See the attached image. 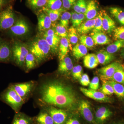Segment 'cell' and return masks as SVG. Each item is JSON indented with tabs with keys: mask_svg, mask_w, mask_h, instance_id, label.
I'll list each match as a JSON object with an SVG mask.
<instances>
[{
	"mask_svg": "<svg viewBox=\"0 0 124 124\" xmlns=\"http://www.w3.org/2000/svg\"><path fill=\"white\" fill-rule=\"evenodd\" d=\"M41 98L46 104L62 108H71L76 106L77 99L72 89L57 81H50L41 88Z\"/></svg>",
	"mask_w": 124,
	"mask_h": 124,
	"instance_id": "1",
	"label": "cell"
},
{
	"mask_svg": "<svg viewBox=\"0 0 124 124\" xmlns=\"http://www.w3.org/2000/svg\"><path fill=\"white\" fill-rule=\"evenodd\" d=\"M29 49L38 63L46 60L51 52L50 47L44 38H37L30 44Z\"/></svg>",
	"mask_w": 124,
	"mask_h": 124,
	"instance_id": "2",
	"label": "cell"
},
{
	"mask_svg": "<svg viewBox=\"0 0 124 124\" xmlns=\"http://www.w3.org/2000/svg\"><path fill=\"white\" fill-rule=\"evenodd\" d=\"M15 14L12 6L0 13V31L8 30L16 21Z\"/></svg>",
	"mask_w": 124,
	"mask_h": 124,
	"instance_id": "3",
	"label": "cell"
},
{
	"mask_svg": "<svg viewBox=\"0 0 124 124\" xmlns=\"http://www.w3.org/2000/svg\"><path fill=\"white\" fill-rule=\"evenodd\" d=\"M3 99L14 110L17 111L23 103V99L11 86L8 88L3 95Z\"/></svg>",
	"mask_w": 124,
	"mask_h": 124,
	"instance_id": "4",
	"label": "cell"
},
{
	"mask_svg": "<svg viewBox=\"0 0 124 124\" xmlns=\"http://www.w3.org/2000/svg\"><path fill=\"white\" fill-rule=\"evenodd\" d=\"M11 48L12 56L16 64L23 66L25 62V58L29 53L28 49L24 45L17 42L14 43Z\"/></svg>",
	"mask_w": 124,
	"mask_h": 124,
	"instance_id": "5",
	"label": "cell"
},
{
	"mask_svg": "<svg viewBox=\"0 0 124 124\" xmlns=\"http://www.w3.org/2000/svg\"><path fill=\"white\" fill-rule=\"evenodd\" d=\"M30 30V27L26 21L20 18L16 20L14 25L8 30V33L12 36L22 37L27 35Z\"/></svg>",
	"mask_w": 124,
	"mask_h": 124,
	"instance_id": "6",
	"label": "cell"
},
{
	"mask_svg": "<svg viewBox=\"0 0 124 124\" xmlns=\"http://www.w3.org/2000/svg\"><path fill=\"white\" fill-rule=\"evenodd\" d=\"M121 64L118 62H113L99 69L98 72L102 82L111 80L114 73Z\"/></svg>",
	"mask_w": 124,
	"mask_h": 124,
	"instance_id": "7",
	"label": "cell"
},
{
	"mask_svg": "<svg viewBox=\"0 0 124 124\" xmlns=\"http://www.w3.org/2000/svg\"><path fill=\"white\" fill-rule=\"evenodd\" d=\"M80 89L84 95L93 100L104 102L110 103L111 102L112 100L110 98L105 95L101 91L92 90L82 87H80Z\"/></svg>",
	"mask_w": 124,
	"mask_h": 124,
	"instance_id": "8",
	"label": "cell"
},
{
	"mask_svg": "<svg viewBox=\"0 0 124 124\" xmlns=\"http://www.w3.org/2000/svg\"><path fill=\"white\" fill-rule=\"evenodd\" d=\"M48 112L53 118L54 124H65L67 121V114L62 109L51 107L48 109Z\"/></svg>",
	"mask_w": 124,
	"mask_h": 124,
	"instance_id": "9",
	"label": "cell"
},
{
	"mask_svg": "<svg viewBox=\"0 0 124 124\" xmlns=\"http://www.w3.org/2000/svg\"><path fill=\"white\" fill-rule=\"evenodd\" d=\"M80 113L85 120L90 123L93 122L94 117L91 106L88 102L81 100L79 104Z\"/></svg>",
	"mask_w": 124,
	"mask_h": 124,
	"instance_id": "10",
	"label": "cell"
},
{
	"mask_svg": "<svg viewBox=\"0 0 124 124\" xmlns=\"http://www.w3.org/2000/svg\"><path fill=\"white\" fill-rule=\"evenodd\" d=\"M33 85V82H29L16 84L11 86L23 99L31 92Z\"/></svg>",
	"mask_w": 124,
	"mask_h": 124,
	"instance_id": "11",
	"label": "cell"
},
{
	"mask_svg": "<svg viewBox=\"0 0 124 124\" xmlns=\"http://www.w3.org/2000/svg\"><path fill=\"white\" fill-rule=\"evenodd\" d=\"M113 115V112L106 107H102L98 108L95 113V119L99 124H102Z\"/></svg>",
	"mask_w": 124,
	"mask_h": 124,
	"instance_id": "12",
	"label": "cell"
},
{
	"mask_svg": "<svg viewBox=\"0 0 124 124\" xmlns=\"http://www.w3.org/2000/svg\"><path fill=\"white\" fill-rule=\"evenodd\" d=\"M12 56V48L9 43L4 40L0 42V62H8Z\"/></svg>",
	"mask_w": 124,
	"mask_h": 124,
	"instance_id": "13",
	"label": "cell"
},
{
	"mask_svg": "<svg viewBox=\"0 0 124 124\" xmlns=\"http://www.w3.org/2000/svg\"><path fill=\"white\" fill-rule=\"evenodd\" d=\"M38 29L40 31H45L50 29L52 21L50 18L44 12L40 13L38 16Z\"/></svg>",
	"mask_w": 124,
	"mask_h": 124,
	"instance_id": "14",
	"label": "cell"
},
{
	"mask_svg": "<svg viewBox=\"0 0 124 124\" xmlns=\"http://www.w3.org/2000/svg\"><path fill=\"white\" fill-rule=\"evenodd\" d=\"M116 24L114 20L103 10V30L108 33H111L116 28Z\"/></svg>",
	"mask_w": 124,
	"mask_h": 124,
	"instance_id": "15",
	"label": "cell"
},
{
	"mask_svg": "<svg viewBox=\"0 0 124 124\" xmlns=\"http://www.w3.org/2000/svg\"><path fill=\"white\" fill-rule=\"evenodd\" d=\"M91 36L95 45H103L108 44L111 42L108 37L102 32H93L91 33Z\"/></svg>",
	"mask_w": 124,
	"mask_h": 124,
	"instance_id": "16",
	"label": "cell"
},
{
	"mask_svg": "<svg viewBox=\"0 0 124 124\" xmlns=\"http://www.w3.org/2000/svg\"><path fill=\"white\" fill-rule=\"evenodd\" d=\"M97 56L99 63L103 65L109 64L115 58L113 54L109 53L106 50H103L99 51Z\"/></svg>",
	"mask_w": 124,
	"mask_h": 124,
	"instance_id": "17",
	"label": "cell"
},
{
	"mask_svg": "<svg viewBox=\"0 0 124 124\" xmlns=\"http://www.w3.org/2000/svg\"><path fill=\"white\" fill-rule=\"evenodd\" d=\"M72 60L69 57L66 56L60 61L58 68V71L60 73H66L72 71L73 67Z\"/></svg>",
	"mask_w": 124,
	"mask_h": 124,
	"instance_id": "18",
	"label": "cell"
},
{
	"mask_svg": "<svg viewBox=\"0 0 124 124\" xmlns=\"http://www.w3.org/2000/svg\"><path fill=\"white\" fill-rule=\"evenodd\" d=\"M50 47L52 53L57 54L58 52L60 44V37L56 34L50 36H44Z\"/></svg>",
	"mask_w": 124,
	"mask_h": 124,
	"instance_id": "19",
	"label": "cell"
},
{
	"mask_svg": "<svg viewBox=\"0 0 124 124\" xmlns=\"http://www.w3.org/2000/svg\"><path fill=\"white\" fill-rule=\"evenodd\" d=\"M83 62L85 67L89 69L95 68L99 63L97 55L94 54H86L84 58Z\"/></svg>",
	"mask_w": 124,
	"mask_h": 124,
	"instance_id": "20",
	"label": "cell"
},
{
	"mask_svg": "<svg viewBox=\"0 0 124 124\" xmlns=\"http://www.w3.org/2000/svg\"><path fill=\"white\" fill-rule=\"evenodd\" d=\"M84 14L87 20L93 19L96 17L97 14V7L94 0H90L87 4L86 11Z\"/></svg>",
	"mask_w": 124,
	"mask_h": 124,
	"instance_id": "21",
	"label": "cell"
},
{
	"mask_svg": "<svg viewBox=\"0 0 124 124\" xmlns=\"http://www.w3.org/2000/svg\"><path fill=\"white\" fill-rule=\"evenodd\" d=\"M70 43L67 38H62L60 39L59 48V58L60 61L62 60L67 56L69 51Z\"/></svg>",
	"mask_w": 124,
	"mask_h": 124,
	"instance_id": "22",
	"label": "cell"
},
{
	"mask_svg": "<svg viewBox=\"0 0 124 124\" xmlns=\"http://www.w3.org/2000/svg\"><path fill=\"white\" fill-rule=\"evenodd\" d=\"M95 19L87 20L82 23L80 26L76 28L78 33L81 35H85L88 33L91 30H93L94 27Z\"/></svg>",
	"mask_w": 124,
	"mask_h": 124,
	"instance_id": "23",
	"label": "cell"
},
{
	"mask_svg": "<svg viewBox=\"0 0 124 124\" xmlns=\"http://www.w3.org/2000/svg\"><path fill=\"white\" fill-rule=\"evenodd\" d=\"M42 11L48 16L52 22H54L59 18L62 13L66 11V10L63 8H62L59 9L53 10L44 7L42 8Z\"/></svg>",
	"mask_w": 124,
	"mask_h": 124,
	"instance_id": "24",
	"label": "cell"
},
{
	"mask_svg": "<svg viewBox=\"0 0 124 124\" xmlns=\"http://www.w3.org/2000/svg\"><path fill=\"white\" fill-rule=\"evenodd\" d=\"M72 54L77 60H79L87 54V48L81 44H76L72 49Z\"/></svg>",
	"mask_w": 124,
	"mask_h": 124,
	"instance_id": "25",
	"label": "cell"
},
{
	"mask_svg": "<svg viewBox=\"0 0 124 124\" xmlns=\"http://www.w3.org/2000/svg\"><path fill=\"white\" fill-rule=\"evenodd\" d=\"M106 82L111 85L114 90V93L118 98L121 99H124V85L113 80L106 81Z\"/></svg>",
	"mask_w": 124,
	"mask_h": 124,
	"instance_id": "26",
	"label": "cell"
},
{
	"mask_svg": "<svg viewBox=\"0 0 124 124\" xmlns=\"http://www.w3.org/2000/svg\"><path fill=\"white\" fill-rule=\"evenodd\" d=\"M110 13L116 20L122 25H124V11L122 9L116 7L109 8Z\"/></svg>",
	"mask_w": 124,
	"mask_h": 124,
	"instance_id": "27",
	"label": "cell"
},
{
	"mask_svg": "<svg viewBox=\"0 0 124 124\" xmlns=\"http://www.w3.org/2000/svg\"><path fill=\"white\" fill-rule=\"evenodd\" d=\"M124 47V40H116L115 42L109 45L106 50L109 53L113 54Z\"/></svg>",
	"mask_w": 124,
	"mask_h": 124,
	"instance_id": "28",
	"label": "cell"
},
{
	"mask_svg": "<svg viewBox=\"0 0 124 124\" xmlns=\"http://www.w3.org/2000/svg\"><path fill=\"white\" fill-rule=\"evenodd\" d=\"M37 120L40 124H54L51 116L46 112L40 113L37 118Z\"/></svg>",
	"mask_w": 124,
	"mask_h": 124,
	"instance_id": "29",
	"label": "cell"
},
{
	"mask_svg": "<svg viewBox=\"0 0 124 124\" xmlns=\"http://www.w3.org/2000/svg\"><path fill=\"white\" fill-rule=\"evenodd\" d=\"M103 10H101L99 13L97 17H95L94 27L93 29V32H102V28L103 14Z\"/></svg>",
	"mask_w": 124,
	"mask_h": 124,
	"instance_id": "30",
	"label": "cell"
},
{
	"mask_svg": "<svg viewBox=\"0 0 124 124\" xmlns=\"http://www.w3.org/2000/svg\"><path fill=\"white\" fill-rule=\"evenodd\" d=\"M68 40L69 43L72 45L77 44L78 41L77 31L76 28L73 26L71 27L68 30Z\"/></svg>",
	"mask_w": 124,
	"mask_h": 124,
	"instance_id": "31",
	"label": "cell"
},
{
	"mask_svg": "<svg viewBox=\"0 0 124 124\" xmlns=\"http://www.w3.org/2000/svg\"><path fill=\"white\" fill-rule=\"evenodd\" d=\"M111 80L114 81L124 85V70L121 64L114 73Z\"/></svg>",
	"mask_w": 124,
	"mask_h": 124,
	"instance_id": "32",
	"label": "cell"
},
{
	"mask_svg": "<svg viewBox=\"0 0 124 124\" xmlns=\"http://www.w3.org/2000/svg\"><path fill=\"white\" fill-rule=\"evenodd\" d=\"M47 0H27L30 8L33 10L45 7Z\"/></svg>",
	"mask_w": 124,
	"mask_h": 124,
	"instance_id": "33",
	"label": "cell"
},
{
	"mask_svg": "<svg viewBox=\"0 0 124 124\" xmlns=\"http://www.w3.org/2000/svg\"><path fill=\"white\" fill-rule=\"evenodd\" d=\"M80 42L81 44L84 46L86 48H92L94 45V42L93 40V38L91 37L82 35L79 38Z\"/></svg>",
	"mask_w": 124,
	"mask_h": 124,
	"instance_id": "34",
	"label": "cell"
},
{
	"mask_svg": "<svg viewBox=\"0 0 124 124\" xmlns=\"http://www.w3.org/2000/svg\"><path fill=\"white\" fill-rule=\"evenodd\" d=\"M55 34L61 38L68 39V33L67 28L62 26L60 24L55 25L54 28Z\"/></svg>",
	"mask_w": 124,
	"mask_h": 124,
	"instance_id": "35",
	"label": "cell"
},
{
	"mask_svg": "<svg viewBox=\"0 0 124 124\" xmlns=\"http://www.w3.org/2000/svg\"><path fill=\"white\" fill-rule=\"evenodd\" d=\"M62 5V0H47L45 7L48 8L56 10L61 9Z\"/></svg>",
	"mask_w": 124,
	"mask_h": 124,
	"instance_id": "36",
	"label": "cell"
},
{
	"mask_svg": "<svg viewBox=\"0 0 124 124\" xmlns=\"http://www.w3.org/2000/svg\"><path fill=\"white\" fill-rule=\"evenodd\" d=\"M71 13L64 11L62 13L60 18V24L66 28L69 26V20L71 18Z\"/></svg>",
	"mask_w": 124,
	"mask_h": 124,
	"instance_id": "37",
	"label": "cell"
},
{
	"mask_svg": "<svg viewBox=\"0 0 124 124\" xmlns=\"http://www.w3.org/2000/svg\"><path fill=\"white\" fill-rule=\"evenodd\" d=\"M36 59L34 55L29 53L25 58L26 67L28 70L33 69L36 66Z\"/></svg>",
	"mask_w": 124,
	"mask_h": 124,
	"instance_id": "38",
	"label": "cell"
},
{
	"mask_svg": "<svg viewBox=\"0 0 124 124\" xmlns=\"http://www.w3.org/2000/svg\"><path fill=\"white\" fill-rule=\"evenodd\" d=\"M113 38L116 40H124V26L116 28L113 31Z\"/></svg>",
	"mask_w": 124,
	"mask_h": 124,
	"instance_id": "39",
	"label": "cell"
},
{
	"mask_svg": "<svg viewBox=\"0 0 124 124\" xmlns=\"http://www.w3.org/2000/svg\"><path fill=\"white\" fill-rule=\"evenodd\" d=\"M100 91L106 95H111L114 93V90L111 85L106 82H103Z\"/></svg>",
	"mask_w": 124,
	"mask_h": 124,
	"instance_id": "40",
	"label": "cell"
},
{
	"mask_svg": "<svg viewBox=\"0 0 124 124\" xmlns=\"http://www.w3.org/2000/svg\"><path fill=\"white\" fill-rule=\"evenodd\" d=\"M72 71V74L75 79L79 80L82 75V68L80 65H77L73 67Z\"/></svg>",
	"mask_w": 124,
	"mask_h": 124,
	"instance_id": "41",
	"label": "cell"
},
{
	"mask_svg": "<svg viewBox=\"0 0 124 124\" xmlns=\"http://www.w3.org/2000/svg\"><path fill=\"white\" fill-rule=\"evenodd\" d=\"M12 124H30V121L25 116H17L14 118Z\"/></svg>",
	"mask_w": 124,
	"mask_h": 124,
	"instance_id": "42",
	"label": "cell"
},
{
	"mask_svg": "<svg viewBox=\"0 0 124 124\" xmlns=\"http://www.w3.org/2000/svg\"><path fill=\"white\" fill-rule=\"evenodd\" d=\"M89 85L90 89L94 90H98L99 86V79L98 77L95 76L93 78Z\"/></svg>",
	"mask_w": 124,
	"mask_h": 124,
	"instance_id": "43",
	"label": "cell"
},
{
	"mask_svg": "<svg viewBox=\"0 0 124 124\" xmlns=\"http://www.w3.org/2000/svg\"><path fill=\"white\" fill-rule=\"evenodd\" d=\"M79 80L81 84L84 86H88L90 82L89 77L86 73L82 74V76Z\"/></svg>",
	"mask_w": 124,
	"mask_h": 124,
	"instance_id": "44",
	"label": "cell"
},
{
	"mask_svg": "<svg viewBox=\"0 0 124 124\" xmlns=\"http://www.w3.org/2000/svg\"><path fill=\"white\" fill-rule=\"evenodd\" d=\"M62 6L65 10H69L73 6L77 0H62Z\"/></svg>",
	"mask_w": 124,
	"mask_h": 124,
	"instance_id": "45",
	"label": "cell"
},
{
	"mask_svg": "<svg viewBox=\"0 0 124 124\" xmlns=\"http://www.w3.org/2000/svg\"><path fill=\"white\" fill-rule=\"evenodd\" d=\"M11 1L12 0H0V13L11 6Z\"/></svg>",
	"mask_w": 124,
	"mask_h": 124,
	"instance_id": "46",
	"label": "cell"
},
{
	"mask_svg": "<svg viewBox=\"0 0 124 124\" xmlns=\"http://www.w3.org/2000/svg\"><path fill=\"white\" fill-rule=\"evenodd\" d=\"M71 20L72 24V26L74 27H77L78 20V14L75 12L71 13Z\"/></svg>",
	"mask_w": 124,
	"mask_h": 124,
	"instance_id": "47",
	"label": "cell"
},
{
	"mask_svg": "<svg viewBox=\"0 0 124 124\" xmlns=\"http://www.w3.org/2000/svg\"><path fill=\"white\" fill-rule=\"evenodd\" d=\"M81 0H77L73 6L74 11L78 14L81 13Z\"/></svg>",
	"mask_w": 124,
	"mask_h": 124,
	"instance_id": "48",
	"label": "cell"
},
{
	"mask_svg": "<svg viewBox=\"0 0 124 124\" xmlns=\"http://www.w3.org/2000/svg\"><path fill=\"white\" fill-rule=\"evenodd\" d=\"M85 17V14H78V20L77 27L80 26L84 20Z\"/></svg>",
	"mask_w": 124,
	"mask_h": 124,
	"instance_id": "49",
	"label": "cell"
},
{
	"mask_svg": "<svg viewBox=\"0 0 124 124\" xmlns=\"http://www.w3.org/2000/svg\"><path fill=\"white\" fill-rule=\"evenodd\" d=\"M86 7H87V4L85 0H81V13L84 14L86 11Z\"/></svg>",
	"mask_w": 124,
	"mask_h": 124,
	"instance_id": "50",
	"label": "cell"
},
{
	"mask_svg": "<svg viewBox=\"0 0 124 124\" xmlns=\"http://www.w3.org/2000/svg\"><path fill=\"white\" fill-rule=\"evenodd\" d=\"M55 34H56L54 29H49L45 31L44 36H50Z\"/></svg>",
	"mask_w": 124,
	"mask_h": 124,
	"instance_id": "51",
	"label": "cell"
},
{
	"mask_svg": "<svg viewBox=\"0 0 124 124\" xmlns=\"http://www.w3.org/2000/svg\"><path fill=\"white\" fill-rule=\"evenodd\" d=\"M65 124H81L79 121L75 118H71L67 120Z\"/></svg>",
	"mask_w": 124,
	"mask_h": 124,
	"instance_id": "52",
	"label": "cell"
},
{
	"mask_svg": "<svg viewBox=\"0 0 124 124\" xmlns=\"http://www.w3.org/2000/svg\"><path fill=\"white\" fill-rule=\"evenodd\" d=\"M120 55L121 57L124 60V47L122 48L121 52Z\"/></svg>",
	"mask_w": 124,
	"mask_h": 124,
	"instance_id": "53",
	"label": "cell"
},
{
	"mask_svg": "<svg viewBox=\"0 0 124 124\" xmlns=\"http://www.w3.org/2000/svg\"><path fill=\"white\" fill-rule=\"evenodd\" d=\"M111 124H124V123L122 122H114Z\"/></svg>",
	"mask_w": 124,
	"mask_h": 124,
	"instance_id": "54",
	"label": "cell"
},
{
	"mask_svg": "<svg viewBox=\"0 0 124 124\" xmlns=\"http://www.w3.org/2000/svg\"><path fill=\"white\" fill-rule=\"evenodd\" d=\"M121 66H122V67L123 68V69H124V63H123V64H121Z\"/></svg>",
	"mask_w": 124,
	"mask_h": 124,
	"instance_id": "55",
	"label": "cell"
},
{
	"mask_svg": "<svg viewBox=\"0 0 124 124\" xmlns=\"http://www.w3.org/2000/svg\"><path fill=\"white\" fill-rule=\"evenodd\" d=\"M3 40L2 39V38L0 37V42H2V41H3Z\"/></svg>",
	"mask_w": 124,
	"mask_h": 124,
	"instance_id": "56",
	"label": "cell"
}]
</instances>
